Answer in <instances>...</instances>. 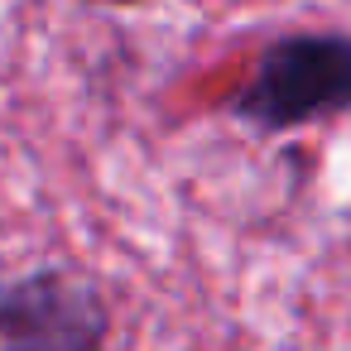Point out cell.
I'll list each match as a JSON object with an SVG mask.
<instances>
[{"mask_svg":"<svg viewBox=\"0 0 351 351\" xmlns=\"http://www.w3.org/2000/svg\"><path fill=\"white\" fill-rule=\"evenodd\" d=\"M92 5H145V0H92Z\"/></svg>","mask_w":351,"mask_h":351,"instance_id":"cell-3","label":"cell"},{"mask_svg":"<svg viewBox=\"0 0 351 351\" xmlns=\"http://www.w3.org/2000/svg\"><path fill=\"white\" fill-rule=\"evenodd\" d=\"M111 303L77 269H34L0 289V351H106Z\"/></svg>","mask_w":351,"mask_h":351,"instance_id":"cell-2","label":"cell"},{"mask_svg":"<svg viewBox=\"0 0 351 351\" xmlns=\"http://www.w3.org/2000/svg\"><path fill=\"white\" fill-rule=\"evenodd\" d=\"M351 111V34L346 29H298L274 39L241 97L236 116L260 135H289Z\"/></svg>","mask_w":351,"mask_h":351,"instance_id":"cell-1","label":"cell"}]
</instances>
